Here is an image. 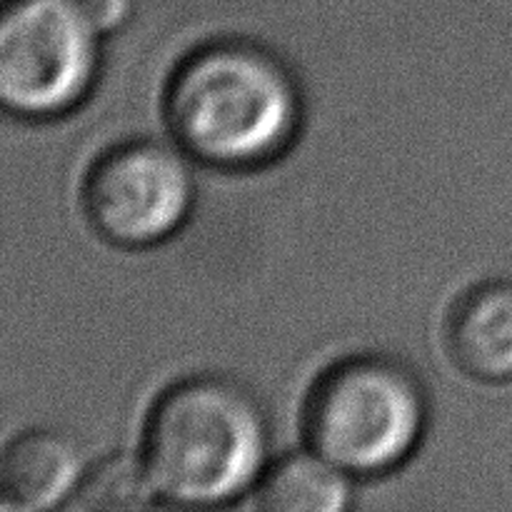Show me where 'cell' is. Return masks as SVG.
Here are the masks:
<instances>
[{
  "label": "cell",
  "instance_id": "1",
  "mask_svg": "<svg viewBox=\"0 0 512 512\" xmlns=\"http://www.w3.org/2000/svg\"><path fill=\"white\" fill-rule=\"evenodd\" d=\"M165 118L200 163L258 168L288 150L303 120V95L288 65L250 40H213L173 73Z\"/></svg>",
  "mask_w": 512,
  "mask_h": 512
},
{
  "label": "cell",
  "instance_id": "2",
  "mask_svg": "<svg viewBox=\"0 0 512 512\" xmlns=\"http://www.w3.org/2000/svg\"><path fill=\"white\" fill-rule=\"evenodd\" d=\"M268 433V418L248 388L203 375L158 400L140 460L158 498L193 508L223 505L263 478Z\"/></svg>",
  "mask_w": 512,
  "mask_h": 512
},
{
  "label": "cell",
  "instance_id": "3",
  "mask_svg": "<svg viewBox=\"0 0 512 512\" xmlns=\"http://www.w3.org/2000/svg\"><path fill=\"white\" fill-rule=\"evenodd\" d=\"M428 423L418 375L388 355L333 365L305 408L310 448L348 475H383L413 455Z\"/></svg>",
  "mask_w": 512,
  "mask_h": 512
},
{
  "label": "cell",
  "instance_id": "4",
  "mask_svg": "<svg viewBox=\"0 0 512 512\" xmlns=\"http://www.w3.org/2000/svg\"><path fill=\"white\" fill-rule=\"evenodd\" d=\"M100 30L80 0H5L0 13V100L20 118H58L88 95Z\"/></svg>",
  "mask_w": 512,
  "mask_h": 512
},
{
  "label": "cell",
  "instance_id": "5",
  "mask_svg": "<svg viewBox=\"0 0 512 512\" xmlns=\"http://www.w3.org/2000/svg\"><path fill=\"white\" fill-rule=\"evenodd\" d=\"M188 160L158 140L115 145L85 178V215L95 233L123 248L170 238L193 208Z\"/></svg>",
  "mask_w": 512,
  "mask_h": 512
},
{
  "label": "cell",
  "instance_id": "6",
  "mask_svg": "<svg viewBox=\"0 0 512 512\" xmlns=\"http://www.w3.org/2000/svg\"><path fill=\"white\" fill-rule=\"evenodd\" d=\"M83 478L80 453L58 430H28L5 445L0 495L5 510L38 512L70 500Z\"/></svg>",
  "mask_w": 512,
  "mask_h": 512
},
{
  "label": "cell",
  "instance_id": "7",
  "mask_svg": "<svg viewBox=\"0 0 512 512\" xmlns=\"http://www.w3.org/2000/svg\"><path fill=\"white\" fill-rule=\"evenodd\" d=\"M448 350L470 378L512 380V280L475 285L455 303L448 318Z\"/></svg>",
  "mask_w": 512,
  "mask_h": 512
},
{
  "label": "cell",
  "instance_id": "8",
  "mask_svg": "<svg viewBox=\"0 0 512 512\" xmlns=\"http://www.w3.org/2000/svg\"><path fill=\"white\" fill-rule=\"evenodd\" d=\"M350 498V475L315 450L285 455L258 480V505L270 512H340Z\"/></svg>",
  "mask_w": 512,
  "mask_h": 512
},
{
  "label": "cell",
  "instance_id": "9",
  "mask_svg": "<svg viewBox=\"0 0 512 512\" xmlns=\"http://www.w3.org/2000/svg\"><path fill=\"white\" fill-rule=\"evenodd\" d=\"M158 500L143 460L110 455L83 473L65 508L73 510H140Z\"/></svg>",
  "mask_w": 512,
  "mask_h": 512
},
{
  "label": "cell",
  "instance_id": "10",
  "mask_svg": "<svg viewBox=\"0 0 512 512\" xmlns=\"http://www.w3.org/2000/svg\"><path fill=\"white\" fill-rule=\"evenodd\" d=\"M80 5L100 33L123 28L133 13V0H80Z\"/></svg>",
  "mask_w": 512,
  "mask_h": 512
}]
</instances>
